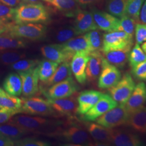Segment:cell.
<instances>
[{
    "label": "cell",
    "mask_w": 146,
    "mask_h": 146,
    "mask_svg": "<svg viewBox=\"0 0 146 146\" xmlns=\"http://www.w3.org/2000/svg\"><path fill=\"white\" fill-rule=\"evenodd\" d=\"M50 19V13L41 3L23 2L15 8L14 21L16 23H44Z\"/></svg>",
    "instance_id": "cell-1"
},
{
    "label": "cell",
    "mask_w": 146,
    "mask_h": 146,
    "mask_svg": "<svg viewBox=\"0 0 146 146\" xmlns=\"http://www.w3.org/2000/svg\"><path fill=\"white\" fill-rule=\"evenodd\" d=\"M5 32L13 36L37 41L46 36L47 27L41 23H16L14 21H12L9 22Z\"/></svg>",
    "instance_id": "cell-2"
},
{
    "label": "cell",
    "mask_w": 146,
    "mask_h": 146,
    "mask_svg": "<svg viewBox=\"0 0 146 146\" xmlns=\"http://www.w3.org/2000/svg\"><path fill=\"white\" fill-rule=\"evenodd\" d=\"M134 44L133 36L125 31L108 32L103 35L102 52L111 50L123 49L132 47Z\"/></svg>",
    "instance_id": "cell-3"
},
{
    "label": "cell",
    "mask_w": 146,
    "mask_h": 146,
    "mask_svg": "<svg viewBox=\"0 0 146 146\" xmlns=\"http://www.w3.org/2000/svg\"><path fill=\"white\" fill-rule=\"evenodd\" d=\"M129 114L125 104H118L95 120L96 123L107 128H114L127 123Z\"/></svg>",
    "instance_id": "cell-4"
},
{
    "label": "cell",
    "mask_w": 146,
    "mask_h": 146,
    "mask_svg": "<svg viewBox=\"0 0 146 146\" xmlns=\"http://www.w3.org/2000/svg\"><path fill=\"white\" fill-rule=\"evenodd\" d=\"M8 122L20 127L28 131L38 132L52 127L55 123L50 120L40 116L18 115L13 116Z\"/></svg>",
    "instance_id": "cell-5"
},
{
    "label": "cell",
    "mask_w": 146,
    "mask_h": 146,
    "mask_svg": "<svg viewBox=\"0 0 146 146\" xmlns=\"http://www.w3.org/2000/svg\"><path fill=\"white\" fill-rule=\"evenodd\" d=\"M135 84L129 73H125L119 82L108 88L110 96L118 104H125L132 94Z\"/></svg>",
    "instance_id": "cell-6"
},
{
    "label": "cell",
    "mask_w": 146,
    "mask_h": 146,
    "mask_svg": "<svg viewBox=\"0 0 146 146\" xmlns=\"http://www.w3.org/2000/svg\"><path fill=\"white\" fill-rule=\"evenodd\" d=\"M21 113L41 116H50L54 114V110L48 100L38 97L22 98Z\"/></svg>",
    "instance_id": "cell-7"
},
{
    "label": "cell",
    "mask_w": 146,
    "mask_h": 146,
    "mask_svg": "<svg viewBox=\"0 0 146 146\" xmlns=\"http://www.w3.org/2000/svg\"><path fill=\"white\" fill-rule=\"evenodd\" d=\"M121 78V74L118 68L110 64L104 57L102 69L98 80L100 88L108 89L114 86Z\"/></svg>",
    "instance_id": "cell-8"
},
{
    "label": "cell",
    "mask_w": 146,
    "mask_h": 146,
    "mask_svg": "<svg viewBox=\"0 0 146 146\" xmlns=\"http://www.w3.org/2000/svg\"><path fill=\"white\" fill-rule=\"evenodd\" d=\"M119 104L110 95L103 94L97 103L86 112L82 119L86 121H94L110 110L116 107Z\"/></svg>",
    "instance_id": "cell-9"
},
{
    "label": "cell",
    "mask_w": 146,
    "mask_h": 146,
    "mask_svg": "<svg viewBox=\"0 0 146 146\" xmlns=\"http://www.w3.org/2000/svg\"><path fill=\"white\" fill-rule=\"evenodd\" d=\"M78 89V85L71 76L62 81L52 86L48 89L46 94L48 99H61L72 96Z\"/></svg>",
    "instance_id": "cell-10"
},
{
    "label": "cell",
    "mask_w": 146,
    "mask_h": 146,
    "mask_svg": "<svg viewBox=\"0 0 146 146\" xmlns=\"http://www.w3.org/2000/svg\"><path fill=\"white\" fill-rule=\"evenodd\" d=\"M91 12L98 28L101 31L111 32L118 31L120 20L114 16L96 8H92Z\"/></svg>",
    "instance_id": "cell-11"
},
{
    "label": "cell",
    "mask_w": 146,
    "mask_h": 146,
    "mask_svg": "<svg viewBox=\"0 0 146 146\" xmlns=\"http://www.w3.org/2000/svg\"><path fill=\"white\" fill-rule=\"evenodd\" d=\"M74 27L78 35L98 29L91 11L80 9L74 16Z\"/></svg>",
    "instance_id": "cell-12"
},
{
    "label": "cell",
    "mask_w": 146,
    "mask_h": 146,
    "mask_svg": "<svg viewBox=\"0 0 146 146\" xmlns=\"http://www.w3.org/2000/svg\"><path fill=\"white\" fill-rule=\"evenodd\" d=\"M89 52H76L73 56L70 63L72 72L79 84H85L87 81L86 69L89 58Z\"/></svg>",
    "instance_id": "cell-13"
},
{
    "label": "cell",
    "mask_w": 146,
    "mask_h": 146,
    "mask_svg": "<svg viewBox=\"0 0 146 146\" xmlns=\"http://www.w3.org/2000/svg\"><path fill=\"white\" fill-rule=\"evenodd\" d=\"M63 137L68 142L79 146H92L93 141L89 133L82 128L78 126H72L64 130Z\"/></svg>",
    "instance_id": "cell-14"
},
{
    "label": "cell",
    "mask_w": 146,
    "mask_h": 146,
    "mask_svg": "<svg viewBox=\"0 0 146 146\" xmlns=\"http://www.w3.org/2000/svg\"><path fill=\"white\" fill-rule=\"evenodd\" d=\"M22 82V94L29 98L36 94L38 90V74L37 66L29 70L19 72Z\"/></svg>",
    "instance_id": "cell-15"
},
{
    "label": "cell",
    "mask_w": 146,
    "mask_h": 146,
    "mask_svg": "<svg viewBox=\"0 0 146 146\" xmlns=\"http://www.w3.org/2000/svg\"><path fill=\"white\" fill-rule=\"evenodd\" d=\"M111 143L117 146H139L142 142L139 137L128 131L111 128Z\"/></svg>",
    "instance_id": "cell-16"
},
{
    "label": "cell",
    "mask_w": 146,
    "mask_h": 146,
    "mask_svg": "<svg viewBox=\"0 0 146 146\" xmlns=\"http://www.w3.org/2000/svg\"><path fill=\"white\" fill-rule=\"evenodd\" d=\"M146 102V85L143 82L136 84L129 99L125 104L129 114L136 111L144 106Z\"/></svg>",
    "instance_id": "cell-17"
},
{
    "label": "cell",
    "mask_w": 146,
    "mask_h": 146,
    "mask_svg": "<svg viewBox=\"0 0 146 146\" xmlns=\"http://www.w3.org/2000/svg\"><path fill=\"white\" fill-rule=\"evenodd\" d=\"M53 110L64 115H72L77 113L78 100L75 96L61 99H48Z\"/></svg>",
    "instance_id": "cell-18"
},
{
    "label": "cell",
    "mask_w": 146,
    "mask_h": 146,
    "mask_svg": "<svg viewBox=\"0 0 146 146\" xmlns=\"http://www.w3.org/2000/svg\"><path fill=\"white\" fill-rule=\"evenodd\" d=\"M41 52L44 57L58 64L69 61L73 58L63 49L61 43L44 46Z\"/></svg>",
    "instance_id": "cell-19"
},
{
    "label": "cell",
    "mask_w": 146,
    "mask_h": 146,
    "mask_svg": "<svg viewBox=\"0 0 146 146\" xmlns=\"http://www.w3.org/2000/svg\"><path fill=\"white\" fill-rule=\"evenodd\" d=\"M102 93L94 90H84L82 92L77 98L78 107L77 113L84 115L97 103Z\"/></svg>",
    "instance_id": "cell-20"
},
{
    "label": "cell",
    "mask_w": 146,
    "mask_h": 146,
    "mask_svg": "<svg viewBox=\"0 0 146 146\" xmlns=\"http://www.w3.org/2000/svg\"><path fill=\"white\" fill-rule=\"evenodd\" d=\"M104 57L101 51H95L89 54L86 69L87 80L89 82L95 81L99 77Z\"/></svg>",
    "instance_id": "cell-21"
},
{
    "label": "cell",
    "mask_w": 146,
    "mask_h": 146,
    "mask_svg": "<svg viewBox=\"0 0 146 146\" xmlns=\"http://www.w3.org/2000/svg\"><path fill=\"white\" fill-rule=\"evenodd\" d=\"M61 44L63 49L72 57L76 52H91V49L86 34L78 35Z\"/></svg>",
    "instance_id": "cell-22"
},
{
    "label": "cell",
    "mask_w": 146,
    "mask_h": 146,
    "mask_svg": "<svg viewBox=\"0 0 146 146\" xmlns=\"http://www.w3.org/2000/svg\"><path fill=\"white\" fill-rule=\"evenodd\" d=\"M54 9L64 13L68 17H74L81 9L76 0H42Z\"/></svg>",
    "instance_id": "cell-23"
},
{
    "label": "cell",
    "mask_w": 146,
    "mask_h": 146,
    "mask_svg": "<svg viewBox=\"0 0 146 146\" xmlns=\"http://www.w3.org/2000/svg\"><path fill=\"white\" fill-rule=\"evenodd\" d=\"M89 134L97 143H111V128H106L97 123H91L87 126Z\"/></svg>",
    "instance_id": "cell-24"
},
{
    "label": "cell",
    "mask_w": 146,
    "mask_h": 146,
    "mask_svg": "<svg viewBox=\"0 0 146 146\" xmlns=\"http://www.w3.org/2000/svg\"><path fill=\"white\" fill-rule=\"evenodd\" d=\"M131 48L128 47L123 49L103 52L104 58L110 64L115 66L117 68H123L128 61Z\"/></svg>",
    "instance_id": "cell-25"
},
{
    "label": "cell",
    "mask_w": 146,
    "mask_h": 146,
    "mask_svg": "<svg viewBox=\"0 0 146 146\" xmlns=\"http://www.w3.org/2000/svg\"><path fill=\"white\" fill-rule=\"evenodd\" d=\"M127 125L138 132L146 133V107L143 106L129 115Z\"/></svg>",
    "instance_id": "cell-26"
},
{
    "label": "cell",
    "mask_w": 146,
    "mask_h": 146,
    "mask_svg": "<svg viewBox=\"0 0 146 146\" xmlns=\"http://www.w3.org/2000/svg\"><path fill=\"white\" fill-rule=\"evenodd\" d=\"M3 87L8 93L16 96H20L22 92L21 76L16 73H10L5 79Z\"/></svg>",
    "instance_id": "cell-27"
},
{
    "label": "cell",
    "mask_w": 146,
    "mask_h": 146,
    "mask_svg": "<svg viewBox=\"0 0 146 146\" xmlns=\"http://www.w3.org/2000/svg\"><path fill=\"white\" fill-rule=\"evenodd\" d=\"M27 43L22 38L3 33L0 34V51L25 48Z\"/></svg>",
    "instance_id": "cell-28"
},
{
    "label": "cell",
    "mask_w": 146,
    "mask_h": 146,
    "mask_svg": "<svg viewBox=\"0 0 146 146\" xmlns=\"http://www.w3.org/2000/svg\"><path fill=\"white\" fill-rule=\"evenodd\" d=\"M72 73L69 61L62 63L57 68L52 76L45 82L46 85L47 86H52L55 84L60 82L71 76Z\"/></svg>",
    "instance_id": "cell-29"
},
{
    "label": "cell",
    "mask_w": 146,
    "mask_h": 146,
    "mask_svg": "<svg viewBox=\"0 0 146 146\" xmlns=\"http://www.w3.org/2000/svg\"><path fill=\"white\" fill-rule=\"evenodd\" d=\"M22 105V99L8 93L0 88V108L19 110L21 113Z\"/></svg>",
    "instance_id": "cell-30"
},
{
    "label": "cell",
    "mask_w": 146,
    "mask_h": 146,
    "mask_svg": "<svg viewBox=\"0 0 146 146\" xmlns=\"http://www.w3.org/2000/svg\"><path fill=\"white\" fill-rule=\"evenodd\" d=\"M58 66V63L48 59L39 62L37 67L39 80L42 82L47 81L55 73Z\"/></svg>",
    "instance_id": "cell-31"
},
{
    "label": "cell",
    "mask_w": 146,
    "mask_h": 146,
    "mask_svg": "<svg viewBox=\"0 0 146 146\" xmlns=\"http://www.w3.org/2000/svg\"><path fill=\"white\" fill-rule=\"evenodd\" d=\"M27 133L25 129L9 122L5 124L0 125V134L13 141L20 139Z\"/></svg>",
    "instance_id": "cell-32"
},
{
    "label": "cell",
    "mask_w": 146,
    "mask_h": 146,
    "mask_svg": "<svg viewBox=\"0 0 146 146\" xmlns=\"http://www.w3.org/2000/svg\"><path fill=\"white\" fill-rule=\"evenodd\" d=\"M127 0H106V9L110 14L121 18L125 15Z\"/></svg>",
    "instance_id": "cell-33"
},
{
    "label": "cell",
    "mask_w": 146,
    "mask_h": 146,
    "mask_svg": "<svg viewBox=\"0 0 146 146\" xmlns=\"http://www.w3.org/2000/svg\"><path fill=\"white\" fill-rule=\"evenodd\" d=\"M87 37L91 52L101 51L103 46V35L101 31L96 29L86 34Z\"/></svg>",
    "instance_id": "cell-34"
},
{
    "label": "cell",
    "mask_w": 146,
    "mask_h": 146,
    "mask_svg": "<svg viewBox=\"0 0 146 146\" xmlns=\"http://www.w3.org/2000/svg\"><path fill=\"white\" fill-rule=\"evenodd\" d=\"M144 0H127L125 15L128 16L139 22V16L141 6Z\"/></svg>",
    "instance_id": "cell-35"
},
{
    "label": "cell",
    "mask_w": 146,
    "mask_h": 146,
    "mask_svg": "<svg viewBox=\"0 0 146 146\" xmlns=\"http://www.w3.org/2000/svg\"><path fill=\"white\" fill-rule=\"evenodd\" d=\"M128 61L131 67L146 61V54L143 51L139 44L136 43L135 46L131 50Z\"/></svg>",
    "instance_id": "cell-36"
},
{
    "label": "cell",
    "mask_w": 146,
    "mask_h": 146,
    "mask_svg": "<svg viewBox=\"0 0 146 146\" xmlns=\"http://www.w3.org/2000/svg\"><path fill=\"white\" fill-rule=\"evenodd\" d=\"M78 36L74 27H63L58 30L55 34V40L60 43H63Z\"/></svg>",
    "instance_id": "cell-37"
},
{
    "label": "cell",
    "mask_w": 146,
    "mask_h": 146,
    "mask_svg": "<svg viewBox=\"0 0 146 146\" xmlns=\"http://www.w3.org/2000/svg\"><path fill=\"white\" fill-rule=\"evenodd\" d=\"M137 22L128 16L124 15L121 17L118 31H125L131 36H134Z\"/></svg>",
    "instance_id": "cell-38"
},
{
    "label": "cell",
    "mask_w": 146,
    "mask_h": 146,
    "mask_svg": "<svg viewBox=\"0 0 146 146\" xmlns=\"http://www.w3.org/2000/svg\"><path fill=\"white\" fill-rule=\"evenodd\" d=\"M26 57L23 53L17 51H9L0 54V62L5 65H10Z\"/></svg>",
    "instance_id": "cell-39"
},
{
    "label": "cell",
    "mask_w": 146,
    "mask_h": 146,
    "mask_svg": "<svg viewBox=\"0 0 146 146\" xmlns=\"http://www.w3.org/2000/svg\"><path fill=\"white\" fill-rule=\"evenodd\" d=\"M39 61L38 60L22 59L11 64V68L16 72H22L29 70L31 69L35 68L38 65Z\"/></svg>",
    "instance_id": "cell-40"
},
{
    "label": "cell",
    "mask_w": 146,
    "mask_h": 146,
    "mask_svg": "<svg viewBox=\"0 0 146 146\" xmlns=\"http://www.w3.org/2000/svg\"><path fill=\"white\" fill-rule=\"evenodd\" d=\"M15 8L0 2V20L5 22L14 21Z\"/></svg>",
    "instance_id": "cell-41"
},
{
    "label": "cell",
    "mask_w": 146,
    "mask_h": 146,
    "mask_svg": "<svg viewBox=\"0 0 146 146\" xmlns=\"http://www.w3.org/2000/svg\"><path fill=\"white\" fill-rule=\"evenodd\" d=\"M15 145L19 146H47L49 143L47 142L38 140L33 138H25L15 141Z\"/></svg>",
    "instance_id": "cell-42"
},
{
    "label": "cell",
    "mask_w": 146,
    "mask_h": 146,
    "mask_svg": "<svg viewBox=\"0 0 146 146\" xmlns=\"http://www.w3.org/2000/svg\"><path fill=\"white\" fill-rule=\"evenodd\" d=\"M131 72L135 78L141 81H146V61L133 67Z\"/></svg>",
    "instance_id": "cell-43"
},
{
    "label": "cell",
    "mask_w": 146,
    "mask_h": 146,
    "mask_svg": "<svg viewBox=\"0 0 146 146\" xmlns=\"http://www.w3.org/2000/svg\"><path fill=\"white\" fill-rule=\"evenodd\" d=\"M135 33L136 43L140 44L146 41V24H136Z\"/></svg>",
    "instance_id": "cell-44"
},
{
    "label": "cell",
    "mask_w": 146,
    "mask_h": 146,
    "mask_svg": "<svg viewBox=\"0 0 146 146\" xmlns=\"http://www.w3.org/2000/svg\"><path fill=\"white\" fill-rule=\"evenodd\" d=\"M19 113H20L19 110L0 108V125L8 122L13 116Z\"/></svg>",
    "instance_id": "cell-45"
},
{
    "label": "cell",
    "mask_w": 146,
    "mask_h": 146,
    "mask_svg": "<svg viewBox=\"0 0 146 146\" xmlns=\"http://www.w3.org/2000/svg\"><path fill=\"white\" fill-rule=\"evenodd\" d=\"M15 145V141L0 134V146H13Z\"/></svg>",
    "instance_id": "cell-46"
},
{
    "label": "cell",
    "mask_w": 146,
    "mask_h": 146,
    "mask_svg": "<svg viewBox=\"0 0 146 146\" xmlns=\"http://www.w3.org/2000/svg\"><path fill=\"white\" fill-rule=\"evenodd\" d=\"M0 2L11 7H17L22 3V0H0Z\"/></svg>",
    "instance_id": "cell-47"
},
{
    "label": "cell",
    "mask_w": 146,
    "mask_h": 146,
    "mask_svg": "<svg viewBox=\"0 0 146 146\" xmlns=\"http://www.w3.org/2000/svg\"><path fill=\"white\" fill-rule=\"evenodd\" d=\"M139 22L146 24V1L143 5L139 16Z\"/></svg>",
    "instance_id": "cell-48"
},
{
    "label": "cell",
    "mask_w": 146,
    "mask_h": 146,
    "mask_svg": "<svg viewBox=\"0 0 146 146\" xmlns=\"http://www.w3.org/2000/svg\"><path fill=\"white\" fill-rule=\"evenodd\" d=\"M80 5L82 6L94 5L100 2L101 0H76Z\"/></svg>",
    "instance_id": "cell-49"
},
{
    "label": "cell",
    "mask_w": 146,
    "mask_h": 146,
    "mask_svg": "<svg viewBox=\"0 0 146 146\" xmlns=\"http://www.w3.org/2000/svg\"><path fill=\"white\" fill-rule=\"evenodd\" d=\"M9 22H5L0 20V34L6 31Z\"/></svg>",
    "instance_id": "cell-50"
},
{
    "label": "cell",
    "mask_w": 146,
    "mask_h": 146,
    "mask_svg": "<svg viewBox=\"0 0 146 146\" xmlns=\"http://www.w3.org/2000/svg\"><path fill=\"white\" fill-rule=\"evenodd\" d=\"M24 1L25 3H39L40 2V0H22Z\"/></svg>",
    "instance_id": "cell-51"
},
{
    "label": "cell",
    "mask_w": 146,
    "mask_h": 146,
    "mask_svg": "<svg viewBox=\"0 0 146 146\" xmlns=\"http://www.w3.org/2000/svg\"><path fill=\"white\" fill-rule=\"evenodd\" d=\"M141 48L143 50V51L146 54V41L143 42L141 46Z\"/></svg>",
    "instance_id": "cell-52"
}]
</instances>
